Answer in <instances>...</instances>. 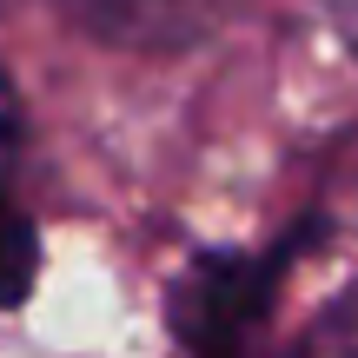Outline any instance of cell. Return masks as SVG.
Returning a JSON list of instances; mask_svg holds the SVG:
<instances>
[{
  "instance_id": "obj_1",
  "label": "cell",
  "mask_w": 358,
  "mask_h": 358,
  "mask_svg": "<svg viewBox=\"0 0 358 358\" xmlns=\"http://www.w3.org/2000/svg\"><path fill=\"white\" fill-rule=\"evenodd\" d=\"M266 272L252 259H206L192 279H179L173 332L192 358H245V338L266 319Z\"/></svg>"
},
{
  "instance_id": "obj_2",
  "label": "cell",
  "mask_w": 358,
  "mask_h": 358,
  "mask_svg": "<svg viewBox=\"0 0 358 358\" xmlns=\"http://www.w3.org/2000/svg\"><path fill=\"white\" fill-rule=\"evenodd\" d=\"M53 7L113 47H186L232 20L245 0H53Z\"/></svg>"
},
{
  "instance_id": "obj_3",
  "label": "cell",
  "mask_w": 358,
  "mask_h": 358,
  "mask_svg": "<svg viewBox=\"0 0 358 358\" xmlns=\"http://www.w3.org/2000/svg\"><path fill=\"white\" fill-rule=\"evenodd\" d=\"M34 279H40V239H34V226L0 199V312L20 306V299L34 292Z\"/></svg>"
},
{
  "instance_id": "obj_4",
  "label": "cell",
  "mask_w": 358,
  "mask_h": 358,
  "mask_svg": "<svg viewBox=\"0 0 358 358\" xmlns=\"http://www.w3.org/2000/svg\"><path fill=\"white\" fill-rule=\"evenodd\" d=\"M312 358H358V299L338 312L332 325H325V338L312 345Z\"/></svg>"
},
{
  "instance_id": "obj_5",
  "label": "cell",
  "mask_w": 358,
  "mask_h": 358,
  "mask_svg": "<svg viewBox=\"0 0 358 358\" xmlns=\"http://www.w3.org/2000/svg\"><path fill=\"white\" fill-rule=\"evenodd\" d=\"M338 20H345V34H352V47H358V0H338Z\"/></svg>"
}]
</instances>
